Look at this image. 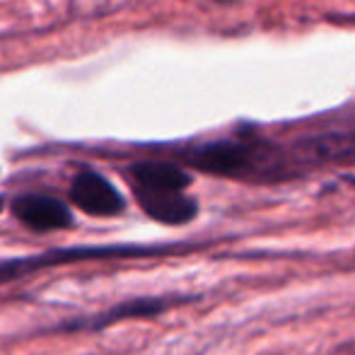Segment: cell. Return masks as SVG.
<instances>
[{
  "label": "cell",
  "instance_id": "1",
  "mask_svg": "<svg viewBox=\"0 0 355 355\" xmlns=\"http://www.w3.org/2000/svg\"><path fill=\"white\" fill-rule=\"evenodd\" d=\"M184 159L201 172L242 182H278L295 174L283 145L261 138H227L203 143L184 153Z\"/></svg>",
  "mask_w": 355,
  "mask_h": 355
},
{
  "label": "cell",
  "instance_id": "2",
  "mask_svg": "<svg viewBox=\"0 0 355 355\" xmlns=\"http://www.w3.org/2000/svg\"><path fill=\"white\" fill-rule=\"evenodd\" d=\"M293 172L331 167V164H355V109L334 114L322 126L312 128L285 145Z\"/></svg>",
  "mask_w": 355,
  "mask_h": 355
},
{
  "label": "cell",
  "instance_id": "5",
  "mask_svg": "<svg viewBox=\"0 0 355 355\" xmlns=\"http://www.w3.org/2000/svg\"><path fill=\"white\" fill-rule=\"evenodd\" d=\"M12 213L19 223L37 232H49V230H66L73 225L71 208L61 198L46 196V193H27V196L15 198Z\"/></svg>",
  "mask_w": 355,
  "mask_h": 355
},
{
  "label": "cell",
  "instance_id": "7",
  "mask_svg": "<svg viewBox=\"0 0 355 355\" xmlns=\"http://www.w3.org/2000/svg\"><path fill=\"white\" fill-rule=\"evenodd\" d=\"M184 302V300H172V297H138V300H128V302L119 304V307L104 312L102 317H97L89 324H80V327L71 329H99V327H109L114 322H123V319H133V317H155V314L164 312L172 304Z\"/></svg>",
  "mask_w": 355,
  "mask_h": 355
},
{
  "label": "cell",
  "instance_id": "3",
  "mask_svg": "<svg viewBox=\"0 0 355 355\" xmlns=\"http://www.w3.org/2000/svg\"><path fill=\"white\" fill-rule=\"evenodd\" d=\"M172 252V247H73V249H53L46 254L27 259H10L0 261V283L15 281V278L29 276L46 266H63L73 261H89V259H148Z\"/></svg>",
  "mask_w": 355,
  "mask_h": 355
},
{
  "label": "cell",
  "instance_id": "4",
  "mask_svg": "<svg viewBox=\"0 0 355 355\" xmlns=\"http://www.w3.org/2000/svg\"><path fill=\"white\" fill-rule=\"evenodd\" d=\"M71 198L80 211L97 215V218H114L126 208V201L119 193V189L107 177L92 172V169H83L80 174H75L71 184Z\"/></svg>",
  "mask_w": 355,
  "mask_h": 355
},
{
  "label": "cell",
  "instance_id": "6",
  "mask_svg": "<svg viewBox=\"0 0 355 355\" xmlns=\"http://www.w3.org/2000/svg\"><path fill=\"white\" fill-rule=\"evenodd\" d=\"M138 203L153 220L164 225H187L196 218L198 203L187 191L172 189H133Z\"/></svg>",
  "mask_w": 355,
  "mask_h": 355
}]
</instances>
